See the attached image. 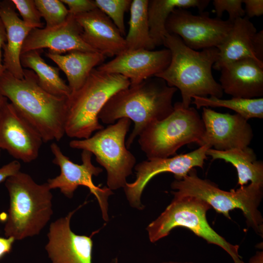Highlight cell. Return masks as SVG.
Masks as SVG:
<instances>
[{
    "mask_svg": "<svg viewBox=\"0 0 263 263\" xmlns=\"http://www.w3.org/2000/svg\"><path fill=\"white\" fill-rule=\"evenodd\" d=\"M0 91L43 142L59 141L65 135L68 98L42 88L33 71L24 69L23 78L19 79L5 70L0 76Z\"/></svg>",
    "mask_w": 263,
    "mask_h": 263,
    "instance_id": "1",
    "label": "cell"
},
{
    "mask_svg": "<svg viewBox=\"0 0 263 263\" xmlns=\"http://www.w3.org/2000/svg\"><path fill=\"white\" fill-rule=\"evenodd\" d=\"M177 91L160 78H147L114 94L101 110L98 118L109 125L122 118L132 121L134 128L126 142L130 148L146 127L171 113L172 99Z\"/></svg>",
    "mask_w": 263,
    "mask_h": 263,
    "instance_id": "2",
    "label": "cell"
},
{
    "mask_svg": "<svg viewBox=\"0 0 263 263\" xmlns=\"http://www.w3.org/2000/svg\"><path fill=\"white\" fill-rule=\"evenodd\" d=\"M163 45L170 52V61L155 76L180 90L181 103L185 107H190L194 96L222 97L223 91L212 74V68L218 57L217 48L194 50L179 37L169 33L166 35Z\"/></svg>",
    "mask_w": 263,
    "mask_h": 263,
    "instance_id": "3",
    "label": "cell"
},
{
    "mask_svg": "<svg viewBox=\"0 0 263 263\" xmlns=\"http://www.w3.org/2000/svg\"><path fill=\"white\" fill-rule=\"evenodd\" d=\"M5 186L10 201L4 227L6 237L20 240L38 235L53 213L47 183L38 184L30 175L19 171L7 178Z\"/></svg>",
    "mask_w": 263,
    "mask_h": 263,
    "instance_id": "4",
    "label": "cell"
},
{
    "mask_svg": "<svg viewBox=\"0 0 263 263\" xmlns=\"http://www.w3.org/2000/svg\"><path fill=\"white\" fill-rule=\"evenodd\" d=\"M130 84L121 75L94 69L83 86L68 99L65 134L76 139H87L103 129L99 121L100 112L114 94Z\"/></svg>",
    "mask_w": 263,
    "mask_h": 263,
    "instance_id": "5",
    "label": "cell"
},
{
    "mask_svg": "<svg viewBox=\"0 0 263 263\" xmlns=\"http://www.w3.org/2000/svg\"><path fill=\"white\" fill-rule=\"evenodd\" d=\"M171 188L176 190L171 191L173 195L199 198L228 219L230 211L240 209L247 225L263 237V218L258 209L263 196V185L250 183L236 190L225 191L211 181L199 177L192 169L181 179L173 181Z\"/></svg>",
    "mask_w": 263,
    "mask_h": 263,
    "instance_id": "6",
    "label": "cell"
},
{
    "mask_svg": "<svg viewBox=\"0 0 263 263\" xmlns=\"http://www.w3.org/2000/svg\"><path fill=\"white\" fill-rule=\"evenodd\" d=\"M204 132V124L197 111L177 102L169 115L141 132L138 141L147 159L165 158L176 155L178 150L186 144L199 145Z\"/></svg>",
    "mask_w": 263,
    "mask_h": 263,
    "instance_id": "7",
    "label": "cell"
},
{
    "mask_svg": "<svg viewBox=\"0 0 263 263\" xmlns=\"http://www.w3.org/2000/svg\"><path fill=\"white\" fill-rule=\"evenodd\" d=\"M173 195L170 204L146 228L150 242L155 243L167 236L175 227H183L207 243L222 248L234 263H245L239 254V246L228 242L208 224L207 212L211 207L207 203L193 196Z\"/></svg>",
    "mask_w": 263,
    "mask_h": 263,
    "instance_id": "8",
    "label": "cell"
},
{
    "mask_svg": "<svg viewBox=\"0 0 263 263\" xmlns=\"http://www.w3.org/2000/svg\"><path fill=\"white\" fill-rule=\"evenodd\" d=\"M131 120L127 118L97 131L94 135L83 139H74L71 148L90 151L96 161L107 171V184L111 190L124 188L127 178L132 174L136 158L128 150L125 138Z\"/></svg>",
    "mask_w": 263,
    "mask_h": 263,
    "instance_id": "9",
    "label": "cell"
},
{
    "mask_svg": "<svg viewBox=\"0 0 263 263\" xmlns=\"http://www.w3.org/2000/svg\"><path fill=\"white\" fill-rule=\"evenodd\" d=\"M50 149L54 156L53 163L57 165L60 170L58 176L48 180L47 183L50 189L58 188L65 196L71 199L79 186L88 188L98 201L103 220L108 222L109 219L108 200L113 192L107 187H101L94 184L93 176H98L103 169L93 164L92 153L82 150V164L79 165L64 155L56 143L51 144Z\"/></svg>",
    "mask_w": 263,
    "mask_h": 263,
    "instance_id": "10",
    "label": "cell"
},
{
    "mask_svg": "<svg viewBox=\"0 0 263 263\" xmlns=\"http://www.w3.org/2000/svg\"><path fill=\"white\" fill-rule=\"evenodd\" d=\"M233 22L213 18L207 12L194 15L186 9H174L168 17V33L179 37L189 48L199 49L217 47L230 32Z\"/></svg>",
    "mask_w": 263,
    "mask_h": 263,
    "instance_id": "11",
    "label": "cell"
},
{
    "mask_svg": "<svg viewBox=\"0 0 263 263\" xmlns=\"http://www.w3.org/2000/svg\"><path fill=\"white\" fill-rule=\"evenodd\" d=\"M210 148L205 145L185 154L175 155L165 158L147 159L134 166L136 179L132 183H127L123 188L130 206L138 210H143L144 206L141 198L150 181L156 175L163 172L174 174L176 180H180L195 167L203 168L207 159V150Z\"/></svg>",
    "mask_w": 263,
    "mask_h": 263,
    "instance_id": "12",
    "label": "cell"
},
{
    "mask_svg": "<svg viewBox=\"0 0 263 263\" xmlns=\"http://www.w3.org/2000/svg\"><path fill=\"white\" fill-rule=\"evenodd\" d=\"M202 119L205 132L200 147L207 145L220 151L243 149L253 137L248 120L237 113H223L203 107Z\"/></svg>",
    "mask_w": 263,
    "mask_h": 263,
    "instance_id": "13",
    "label": "cell"
},
{
    "mask_svg": "<svg viewBox=\"0 0 263 263\" xmlns=\"http://www.w3.org/2000/svg\"><path fill=\"white\" fill-rule=\"evenodd\" d=\"M43 142L33 127L7 102L0 109V150L16 160L30 163L36 160Z\"/></svg>",
    "mask_w": 263,
    "mask_h": 263,
    "instance_id": "14",
    "label": "cell"
},
{
    "mask_svg": "<svg viewBox=\"0 0 263 263\" xmlns=\"http://www.w3.org/2000/svg\"><path fill=\"white\" fill-rule=\"evenodd\" d=\"M81 206L51 224L45 249L52 263H92V237L98 231L90 236L79 235L70 227L72 216Z\"/></svg>",
    "mask_w": 263,
    "mask_h": 263,
    "instance_id": "15",
    "label": "cell"
},
{
    "mask_svg": "<svg viewBox=\"0 0 263 263\" xmlns=\"http://www.w3.org/2000/svg\"><path fill=\"white\" fill-rule=\"evenodd\" d=\"M170 59V52L167 48L126 50L96 68L102 72L121 75L130 80V85H134L164 71Z\"/></svg>",
    "mask_w": 263,
    "mask_h": 263,
    "instance_id": "16",
    "label": "cell"
},
{
    "mask_svg": "<svg viewBox=\"0 0 263 263\" xmlns=\"http://www.w3.org/2000/svg\"><path fill=\"white\" fill-rule=\"evenodd\" d=\"M216 48L217 60L213 68L220 71L225 66L244 58H251L263 65V30L257 29L247 17L239 18L224 41Z\"/></svg>",
    "mask_w": 263,
    "mask_h": 263,
    "instance_id": "17",
    "label": "cell"
},
{
    "mask_svg": "<svg viewBox=\"0 0 263 263\" xmlns=\"http://www.w3.org/2000/svg\"><path fill=\"white\" fill-rule=\"evenodd\" d=\"M82 33L75 16L69 14L66 20L58 26L33 29L24 42L21 54L45 48L61 55L74 51L97 52L85 42Z\"/></svg>",
    "mask_w": 263,
    "mask_h": 263,
    "instance_id": "18",
    "label": "cell"
},
{
    "mask_svg": "<svg viewBox=\"0 0 263 263\" xmlns=\"http://www.w3.org/2000/svg\"><path fill=\"white\" fill-rule=\"evenodd\" d=\"M84 40L105 57L116 56L127 50L125 38L110 19L96 8L75 16Z\"/></svg>",
    "mask_w": 263,
    "mask_h": 263,
    "instance_id": "19",
    "label": "cell"
},
{
    "mask_svg": "<svg viewBox=\"0 0 263 263\" xmlns=\"http://www.w3.org/2000/svg\"><path fill=\"white\" fill-rule=\"evenodd\" d=\"M220 71V84L223 92L235 97H262L263 65L244 58L226 65Z\"/></svg>",
    "mask_w": 263,
    "mask_h": 263,
    "instance_id": "20",
    "label": "cell"
},
{
    "mask_svg": "<svg viewBox=\"0 0 263 263\" xmlns=\"http://www.w3.org/2000/svg\"><path fill=\"white\" fill-rule=\"evenodd\" d=\"M15 9L11 0H0V19L6 33V41L3 48V64L6 71L17 78L22 79L24 69L20 63L22 48L33 28L19 17Z\"/></svg>",
    "mask_w": 263,
    "mask_h": 263,
    "instance_id": "21",
    "label": "cell"
},
{
    "mask_svg": "<svg viewBox=\"0 0 263 263\" xmlns=\"http://www.w3.org/2000/svg\"><path fill=\"white\" fill-rule=\"evenodd\" d=\"M45 55L65 74L71 94L83 86L92 71L102 64L106 57L98 52L80 51L64 55L48 51Z\"/></svg>",
    "mask_w": 263,
    "mask_h": 263,
    "instance_id": "22",
    "label": "cell"
},
{
    "mask_svg": "<svg viewBox=\"0 0 263 263\" xmlns=\"http://www.w3.org/2000/svg\"><path fill=\"white\" fill-rule=\"evenodd\" d=\"M206 154L213 160L222 159L231 163L237 170L238 185L241 187L248 181L263 185V162L257 160L254 150L248 146L225 151L209 148Z\"/></svg>",
    "mask_w": 263,
    "mask_h": 263,
    "instance_id": "23",
    "label": "cell"
},
{
    "mask_svg": "<svg viewBox=\"0 0 263 263\" xmlns=\"http://www.w3.org/2000/svg\"><path fill=\"white\" fill-rule=\"evenodd\" d=\"M210 2L209 0H149L148 15L150 38L155 45L163 44L166 35L167 20L177 8H197L204 12Z\"/></svg>",
    "mask_w": 263,
    "mask_h": 263,
    "instance_id": "24",
    "label": "cell"
},
{
    "mask_svg": "<svg viewBox=\"0 0 263 263\" xmlns=\"http://www.w3.org/2000/svg\"><path fill=\"white\" fill-rule=\"evenodd\" d=\"M39 50H32L21 55L22 67L29 68L36 75L39 85L47 92L59 96L69 98L71 90L61 78L59 69L47 64L40 56Z\"/></svg>",
    "mask_w": 263,
    "mask_h": 263,
    "instance_id": "25",
    "label": "cell"
},
{
    "mask_svg": "<svg viewBox=\"0 0 263 263\" xmlns=\"http://www.w3.org/2000/svg\"><path fill=\"white\" fill-rule=\"evenodd\" d=\"M148 0H133L130 8L129 29L125 38L127 50H153L155 46L150 38L148 15Z\"/></svg>",
    "mask_w": 263,
    "mask_h": 263,
    "instance_id": "26",
    "label": "cell"
},
{
    "mask_svg": "<svg viewBox=\"0 0 263 263\" xmlns=\"http://www.w3.org/2000/svg\"><path fill=\"white\" fill-rule=\"evenodd\" d=\"M191 103L197 109L201 107H224L235 111L246 120L263 118V98H244L232 97L222 99L215 96H194Z\"/></svg>",
    "mask_w": 263,
    "mask_h": 263,
    "instance_id": "27",
    "label": "cell"
},
{
    "mask_svg": "<svg viewBox=\"0 0 263 263\" xmlns=\"http://www.w3.org/2000/svg\"><path fill=\"white\" fill-rule=\"evenodd\" d=\"M46 28H52L64 22L69 15L68 9L61 0H35Z\"/></svg>",
    "mask_w": 263,
    "mask_h": 263,
    "instance_id": "28",
    "label": "cell"
},
{
    "mask_svg": "<svg viewBox=\"0 0 263 263\" xmlns=\"http://www.w3.org/2000/svg\"><path fill=\"white\" fill-rule=\"evenodd\" d=\"M95 5L107 16L119 30L121 34L125 35L124 15L130 9L131 0H94Z\"/></svg>",
    "mask_w": 263,
    "mask_h": 263,
    "instance_id": "29",
    "label": "cell"
},
{
    "mask_svg": "<svg viewBox=\"0 0 263 263\" xmlns=\"http://www.w3.org/2000/svg\"><path fill=\"white\" fill-rule=\"evenodd\" d=\"M19 12L22 20L32 28H42L41 16L37 8L35 0H11Z\"/></svg>",
    "mask_w": 263,
    "mask_h": 263,
    "instance_id": "30",
    "label": "cell"
},
{
    "mask_svg": "<svg viewBox=\"0 0 263 263\" xmlns=\"http://www.w3.org/2000/svg\"><path fill=\"white\" fill-rule=\"evenodd\" d=\"M217 18L220 19L225 11L229 15L228 20L233 22L244 16L243 0H214L212 2Z\"/></svg>",
    "mask_w": 263,
    "mask_h": 263,
    "instance_id": "31",
    "label": "cell"
},
{
    "mask_svg": "<svg viewBox=\"0 0 263 263\" xmlns=\"http://www.w3.org/2000/svg\"><path fill=\"white\" fill-rule=\"evenodd\" d=\"M68 6L69 13L73 15L85 13L97 8L92 0H61Z\"/></svg>",
    "mask_w": 263,
    "mask_h": 263,
    "instance_id": "32",
    "label": "cell"
},
{
    "mask_svg": "<svg viewBox=\"0 0 263 263\" xmlns=\"http://www.w3.org/2000/svg\"><path fill=\"white\" fill-rule=\"evenodd\" d=\"M245 14L248 18L260 16L263 14V0H244Z\"/></svg>",
    "mask_w": 263,
    "mask_h": 263,
    "instance_id": "33",
    "label": "cell"
},
{
    "mask_svg": "<svg viewBox=\"0 0 263 263\" xmlns=\"http://www.w3.org/2000/svg\"><path fill=\"white\" fill-rule=\"evenodd\" d=\"M21 165L17 160H14L0 168V183L20 171Z\"/></svg>",
    "mask_w": 263,
    "mask_h": 263,
    "instance_id": "34",
    "label": "cell"
},
{
    "mask_svg": "<svg viewBox=\"0 0 263 263\" xmlns=\"http://www.w3.org/2000/svg\"><path fill=\"white\" fill-rule=\"evenodd\" d=\"M6 30L2 21L0 19V76L5 71L3 64V58L2 55V49L6 43Z\"/></svg>",
    "mask_w": 263,
    "mask_h": 263,
    "instance_id": "35",
    "label": "cell"
},
{
    "mask_svg": "<svg viewBox=\"0 0 263 263\" xmlns=\"http://www.w3.org/2000/svg\"><path fill=\"white\" fill-rule=\"evenodd\" d=\"M15 241V239L13 237H0V258L11 251Z\"/></svg>",
    "mask_w": 263,
    "mask_h": 263,
    "instance_id": "36",
    "label": "cell"
},
{
    "mask_svg": "<svg viewBox=\"0 0 263 263\" xmlns=\"http://www.w3.org/2000/svg\"><path fill=\"white\" fill-rule=\"evenodd\" d=\"M248 263H263V251H258L251 257Z\"/></svg>",
    "mask_w": 263,
    "mask_h": 263,
    "instance_id": "37",
    "label": "cell"
},
{
    "mask_svg": "<svg viewBox=\"0 0 263 263\" xmlns=\"http://www.w3.org/2000/svg\"><path fill=\"white\" fill-rule=\"evenodd\" d=\"M8 102V99L0 91V109Z\"/></svg>",
    "mask_w": 263,
    "mask_h": 263,
    "instance_id": "38",
    "label": "cell"
},
{
    "mask_svg": "<svg viewBox=\"0 0 263 263\" xmlns=\"http://www.w3.org/2000/svg\"><path fill=\"white\" fill-rule=\"evenodd\" d=\"M160 263H195L191 262H174V261H167L163 262Z\"/></svg>",
    "mask_w": 263,
    "mask_h": 263,
    "instance_id": "39",
    "label": "cell"
},
{
    "mask_svg": "<svg viewBox=\"0 0 263 263\" xmlns=\"http://www.w3.org/2000/svg\"><path fill=\"white\" fill-rule=\"evenodd\" d=\"M112 263H118V260L117 258H115L113 260Z\"/></svg>",
    "mask_w": 263,
    "mask_h": 263,
    "instance_id": "40",
    "label": "cell"
},
{
    "mask_svg": "<svg viewBox=\"0 0 263 263\" xmlns=\"http://www.w3.org/2000/svg\"></svg>",
    "mask_w": 263,
    "mask_h": 263,
    "instance_id": "41",
    "label": "cell"
}]
</instances>
